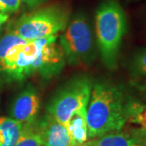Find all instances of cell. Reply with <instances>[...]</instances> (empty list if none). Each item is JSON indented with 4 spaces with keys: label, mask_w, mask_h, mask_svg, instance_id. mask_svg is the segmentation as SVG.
Returning a JSON list of instances; mask_svg holds the SVG:
<instances>
[{
    "label": "cell",
    "mask_w": 146,
    "mask_h": 146,
    "mask_svg": "<svg viewBox=\"0 0 146 146\" xmlns=\"http://www.w3.org/2000/svg\"><path fill=\"white\" fill-rule=\"evenodd\" d=\"M86 110L87 106L77 110L68 120L66 127L70 136V145H82L89 140Z\"/></svg>",
    "instance_id": "30bf717a"
},
{
    "label": "cell",
    "mask_w": 146,
    "mask_h": 146,
    "mask_svg": "<svg viewBox=\"0 0 146 146\" xmlns=\"http://www.w3.org/2000/svg\"><path fill=\"white\" fill-rule=\"evenodd\" d=\"M69 19L68 6L55 3L23 15L11 31L26 41H33L58 35L67 28Z\"/></svg>",
    "instance_id": "3957f363"
},
{
    "label": "cell",
    "mask_w": 146,
    "mask_h": 146,
    "mask_svg": "<svg viewBox=\"0 0 146 146\" xmlns=\"http://www.w3.org/2000/svg\"><path fill=\"white\" fill-rule=\"evenodd\" d=\"M38 54V39L25 41L14 45L0 61V73L16 81L31 76Z\"/></svg>",
    "instance_id": "8992f818"
},
{
    "label": "cell",
    "mask_w": 146,
    "mask_h": 146,
    "mask_svg": "<svg viewBox=\"0 0 146 146\" xmlns=\"http://www.w3.org/2000/svg\"><path fill=\"white\" fill-rule=\"evenodd\" d=\"M65 62L71 65L86 64L94 56L93 34L86 16L78 14L59 37Z\"/></svg>",
    "instance_id": "277c9868"
},
{
    "label": "cell",
    "mask_w": 146,
    "mask_h": 146,
    "mask_svg": "<svg viewBox=\"0 0 146 146\" xmlns=\"http://www.w3.org/2000/svg\"><path fill=\"white\" fill-rule=\"evenodd\" d=\"M92 87V81L86 76L73 79L54 96L47 106V114L66 126L75 111L88 105Z\"/></svg>",
    "instance_id": "5b68a950"
},
{
    "label": "cell",
    "mask_w": 146,
    "mask_h": 146,
    "mask_svg": "<svg viewBox=\"0 0 146 146\" xmlns=\"http://www.w3.org/2000/svg\"><path fill=\"white\" fill-rule=\"evenodd\" d=\"M127 100L118 85L106 81L94 84L86 110L89 139L123 129L127 122Z\"/></svg>",
    "instance_id": "6da1fadb"
},
{
    "label": "cell",
    "mask_w": 146,
    "mask_h": 146,
    "mask_svg": "<svg viewBox=\"0 0 146 146\" xmlns=\"http://www.w3.org/2000/svg\"><path fill=\"white\" fill-rule=\"evenodd\" d=\"M146 137L142 130L132 129L129 131H114L102 136L87 141L89 146H134Z\"/></svg>",
    "instance_id": "9c48e42d"
},
{
    "label": "cell",
    "mask_w": 146,
    "mask_h": 146,
    "mask_svg": "<svg viewBox=\"0 0 146 146\" xmlns=\"http://www.w3.org/2000/svg\"><path fill=\"white\" fill-rule=\"evenodd\" d=\"M13 146H42L41 135L37 130V126L32 124L25 126L23 132Z\"/></svg>",
    "instance_id": "5bb4252c"
},
{
    "label": "cell",
    "mask_w": 146,
    "mask_h": 146,
    "mask_svg": "<svg viewBox=\"0 0 146 146\" xmlns=\"http://www.w3.org/2000/svg\"><path fill=\"white\" fill-rule=\"evenodd\" d=\"M134 146H146V137H145L143 140H141L140 142L136 143Z\"/></svg>",
    "instance_id": "ffe728a7"
},
{
    "label": "cell",
    "mask_w": 146,
    "mask_h": 146,
    "mask_svg": "<svg viewBox=\"0 0 146 146\" xmlns=\"http://www.w3.org/2000/svg\"><path fill=\"white\" fill-rule=\"evenodd\" d=\"M24 127L11 118H0V146H13L23 132Z\"/></svg>",
    "instance_id": "8fae6325"
},
{
    "label": "cell",
    "mask_w": 146,
    "mask_h": 146,
    "mask_svg": "<svg viewBox=\"0 0 146 146\" xmlns=\"http://www.w3.org/2000/svg\"><path fill=\"white\" fill-rule=\"evenodd\" d=\"M132 84L139 91V93L146 99V79L135 80Z\"/></svg>",
    "instance_id": "e0dca14e"
},
{
    "label": "cell",
    "mask_w": 146,
    "mask_h": 146,
    "mask_svg": "<svg viewBox=\"0 0 146 146\" xmlns=\"http://www.w3.org/2000/svg\"><path fill=\"white\" fill-rule=\"evenodd\" d=\"M21 1L24 2L29 7H34L42 3L46 0H21Z\"/></svg>",
    "instance_id": "ac0fdd59"
},
{
    "label": "cell",
    "mask_w": 146,
    "mask_h": 146,
    "mask_svg": "<svg viewBox=\"0 0 146 146\" xmlns=\"http://www.w3.org/2000/svg\"><path fill=\"white\" fill-rule=\"evenodd\" d=\"M69 146H89L88 145V143H87V141L85 142V143H84L82 145H69Z\"/></svg>",
    "instance_id": "44dd1931"
},
{
    "label": "cell",
    "mask_w": 146,
    "mask_h": 146,
    "mask_svg": "<svg viewBox=\"0 0 146 146\" xmlns=\"http://www.w3.org/2000/svg\"><path fill=\"white\" fill-rule=\"evenodd\" d=\"M3 13H7V12H5V11L3 10V8L0 6V14H3Z\"/></svg>",
    "instance_id": "7402d4cb"
},
{
    "label": "cell",
    "mask_w": 146,
    "mask_h": 146,
    "mask_svg": "<svg viewBox=\"0 0 146 146\" xmlns=\"http://www.w3.org/2000/svg\"><path fill=\"white\" fill-rule=\"evenodd\" d=\"M25 41H26V40L18 36L11 31L5 34L0 39V61L3 59L6 53L7 52V50L11 47L13 46L16 44L25 42Z\"/></svg>",
    "instance_id": "9a60e30c"
},
{
    "label": "cell",
    "mask_w": 146,
    "mask_h": 146,
    "mask_svg": "<svg viewBox=\"0 0 146 146\" xmlns=\"http://www.w3.org/2000/svg\"><path fill=\"white\" fill-rule=\"evenodd\" d=\"M42 146H69L70 136L67 127L48 115L37 126Z\"/></svg>",
    "instance_id": "ba28073f"
},
{
    "label": "cell",
    "mask_w": 146,
    "mask_h": 146,
    "mask_svg": "<svg viewBox=\"0 0 146 146\" xmlns=\"http://www.w3.org/2000/svg\"><path fill=\"white\" fill-rule=\"evenodd\" d=\"M8 18H9L8 13H3V14H0V32L2 30V28L3 26V25L7 21Z\"/></svg>",
    "instance_id": "d6986e66"
},
{
    "label": "cell",
    "mask_w": 146,
    "mask_h": 146,
    "mask_svg": "<svg viewBox=\"0 0 146 146\" xmlns=\"http://www.w3.org/2000/svg\"><path fill=\"white\" fill-rule=\"evenodd\" d=\"M127 122L139 126L146 133V104L139 101L128 98L127 102Z\"/></svg>",
    "instance_id": "7c38bea8"
},
{
    "label": "cell",
    "mask_w": 146,
    "mask_h": 146,
    "mask_svg": "<svg viewBox=\"0 0 146 146\" xmlns=\"http://www.w3.org/2000/svg\"><path fill=\"white\" fill-rule=\"evenodd\" d=\"M40 109V97L32 86L27 87L16 98L11 108V118L24 126L35 123Z\"/></svg>",
    "instance_id": "52a82bcc"
},
{
    "label": "cell",
    "mask_w": 146,
    "mask_h": 146,
    "mask_svg": "<svg viewBox=\"0 0 146 146\" xmlns=\"http://www.w3.org/2000/svg\"><path fill=\"white\" fill-rule=\"evenodd\" d=\"M128 70L131 76L136 80L146 79V48L139 50L131 56Z\"/></svg>",
    "instance_id": "4fadbf2b"
},
{
    "label": "cell",
    "mask_w": 146,
    "mask_h": 146,
    "mask_svg": "<svg viewBox=\"0 0 146 146\" xmlns=\"http://www.w3.org/2000/svg\"><path fill=\"white\" fill-rule=\"evenodd\" d=\"M95 29L102 62L108 69L114 70L127 30L125 12L116 0H106L100 4L96 12Z\"/></svg>",
    "instance_id": "7a4b0ae2"
},
{
    "label": "cell",
    "mask_w": 146,
    "mask_h": 146,
    "mask_svg": "<svg viewBox=\"0 0 146 146\" xmlns=\"http://www.w3.org/2000/svg\"><path fill=\"white\" fill-rule=\"evenodd\" d=\"M21 0H0V6L7 13H15L21 7Z\"/></svg>",
    "instance_id": "2e32d148"
}]
</instances>
